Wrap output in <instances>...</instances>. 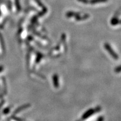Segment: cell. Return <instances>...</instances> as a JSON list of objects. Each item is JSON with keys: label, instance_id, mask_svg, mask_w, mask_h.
Segmentation results:
<instances>
[{"label": "cell", "instance_id": "obj_1", "mask_svg": "<svg viewBox=\"0 0 121 121\" xmlns=\"http://www.w3.org/2000/svg\"><path fill=\"white\" fill-rule=\"evenodd\" d=\"M104 47H105V49L107 50L109 53L110 55L112 57L114 60H117L119 58V56H118V54L116 53L114 51H113V49H112V48L110 47L109 44L108 43H106L104 44Z\"/></svg>", "mask_w": 121, "mask_h": 121}, {"label": "cell", "instance_id": "obj_2", "mask_svg": "<svg viewBox=\"0 0 121 121\" xmlns=\"http://www.w3.org/2000/svg\"><path fill=\"white\" fill-rule=\"evenodd\" d=\"M96 112V110L94 109H89V110H87L82 116V120H85V119H86L90 117L91 116L94 114Z\"/></svg>", "mask_w": 121, "mask_h": 121}, {"label": "cell", "instance_id": "obj_3", "mask_svg": "<svg viewBox=\"0 0 121 121\" xmlns=\"http://www.w3.org/2000/svg\"><path fill=\"white\" fill-rule=\"evenodd\" d=\"M30 105H30V104H24V105L20 106V107H19V108H17L16 110H15L13 114H17V113H20L21 111H22V110H23L24 109H26L28 108L29 107H30Z\"/></svg>", "mask_w": 121, "mask_h": 121}, {"label": "cell", "instance_id": "obj_4", "mask_svg": "<svg viewBox=\"0 0 121 121\" xmlns=\"http://www.w3.org/2000/svg\"><path fill=\"white\" fill-rule=\"evenodd\" d=\"M52 80H53V83L54 86L56 88H58L59 87V78L57 74H54L53 75L52 77Z\"/></svg>", "mask_w": 121, "mask_h": 121}, {"label": "cell", "instance_id": "obj_5", "mask_svg": "<svg viewBox=\"0 0 121 121\" xmlns=\"http://www.w3.org/2000/svg\"><path fill=\"white\" fill-rule=\"evenodd\" d=\"M110 24L112 25H118V24H120V20L117 17H114L112 19L111 21H110Z\"/></svg>", "mask_w": 121, "mask_h": 121}, {"label": "cell", "instance_id": "obj_6", "mask_svg": "<svg viewBox=\"0 0 121 121\" xmlns=\"http://www.w3.org/2000/svg\"><path fill=\"white\" fill-rule=\"evenodd\" d=\"M37 58H36L35 60V63H38L40 62V60H42V58H43V55L41 53L37 52Z\"/></svg>", "mask_w": 121, "mask_h": 121}, {"label": "cell", "instance_id": "obj_7", "mask_svg": "<svg viewBox=\"0 0 121 121\" xmlns=\"http://www.w3.org/2000/svg\"><path fill=\"white\" fill-rule=\"evenodd\" d=\"M78 13H74V12H73V11H69V12H68V13H66V17H69V18L73 17V16H74V17H75L76 15L78 14Z\"/></svg>", "mask_w": 121, "mask_h": 121}, {"label": "cell", "instance_id": "obj_8", "mask_svg": "<svg viewBox=\"0 0 121 121\" xmlns=\"http://www.w3.org/2000/svg\"><path fill=\"white\" fill-rule=\"evenodd\" d=\"M108 0H90V2L91 4H98V3H100V2H107Z\"/></svg>", "mask_w": 121, "mask_h": 121}, {"label": "cell", "instance_id": "obj_9", "mask_svg": "<svg viewBox=\"0 0 121 121\" xmlns=\"http://www.w3.org/2000/svg\"><path fill=\"white\" fill-rule=\"evenodd\" d=\"M15 5H16V7L17 9V10L18 11H20L21 10V6L20 4L19 0H15Z\"/></svg>", "mask_w": 121, "mask_h": 121}, {"label": "cell", "instance_id": "obj_10", "mask_svg": "<svg viewBox=\"0 0 121 121\" xmlns=\"http://www.w3.org/2000/svg\"><path fill=\"white\" fill-rule=\"evenodd\" d=\"M35 2L37 3L38 4V5L40 7H42V8L43 9H44V8H45V6H44L43 5V4H42V3L40 2V1H39V0H35Z\"/></svg>", "mask_w": 121, "mask_h": 121}, {"label": "cell", "instance_id": "obj_11", "mask_svg": "<svg viewBox=\"0 0 121 121\" xmlns=\"http://www.w3.org/2000/svg\"><path fill=\"white\" fill-rule=\"evenodd\" d=\"M10 110V107H7V108L4 109V111H3V113H4V114H7V113H9Z\"/></svg>", "mask_w": 121, "mask_h": 121}, {"label": "cell", "instance_id": "obj_12", "mask_svg": "<svg viewBox=\"0 0 121 121\" xmlns=\"http://www.w3.org/2000/svg\"><path fill=\"white\" fill-rule=\"evenodd\" d=\"M115 72H116V73H119L121 71V67H120V66H118V67H116V69H114Z\"/></svg>", "mask_w": 121, "mask_h": 121}, {"label": "cell", "instance_id": "obj_13", "mask_svg": "<svg viewBox=\"0 0 121 121\" xmlns=\"http://www.w3.org/2000/svg\"><path fill=\"white\" fill-rule=\"evenodd\" d=\"M79 2H81L82 3H84V4H88L89 3V0H78Z\"/></svg>", "mask_w": 121, "mask_h": 121}, {"label": "cell", "instance_id": "obj_14", "mask_svg": "<svg viewBox=\"0 0 121 121\" xmlns=\"http://www.w3.org/2000/svg\"><path fill=\"white\" fill-rule=\"evenodd\" d=\"M13 119H14L16 121H24L23 119H21V118H17V117H13Z\"/></svg>", "mask_w": 121, "mask_h": 121}, {"label": "cell", "instance_id": "obj_15", "mask_svg": "<svg viewBox=\"0 0 121 121\" xmlns=\"http://www.w3.org/2000/svg\"><path fill=\"white\" fill-rule=\"evenodd\" d=\"M104 121V118L103 117H100L98 118L97 121Z\"/></svg>", "mask_w": 121, "mask_h": 121}, {"label": "cell", "instance_id": "obj_16", "mask_svg": "<svg viewBox=\"0 0 121 121\" xmlns=\"http://www.w3.org/2000/svg\"><path fill=\"white\" fill-rule=\"evenodd\" d=\"M3 69H4V67H3V66H0V72L2 71Z\"/></svg>", "mask_w": 121, "mask_h": 121}, {"label": "cell", "instance_id": "obj_17", "mask_svg": "<svg viewBox=\"0 0 121 121\" xmlns=\"http://www.w3.org/2000/svg\"><path fill=\"white\" fill-rule=\"evenodd\" d=\"M4 101H2V102L1 103H0V109H1V107H2V105L3 104H4Z\"/></svg>", "mask_w": 121, "mask_h": 121}]
</instances>
